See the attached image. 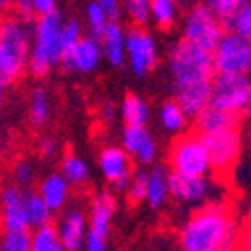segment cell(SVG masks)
I'll use <instances>...</instances> for the list:
<instances>
[{
  "label": "cell",
  "mask_w": 251,
  "mask_h": 251,
  "mask_svg": "<svg viewBox=\"0 0 251 251\" xmlns=\"http://www.w3.org/2000/svg\"><path fill=\"white\" fill-rule=\"evenodd\" d=\"M181 251H237L239 235L227 205L209 203L185 221L179 233Z\"/></svg>",
  "instance_id": "1"
},
{
  "label": "cell",
  "mask_w": 251,
  "mask_h": 251,
  "mask_svg": "<svg viewBox=\"0 0 251 251\" xmlns=\"http://www.w3.org/2000/svg\"><path fill=\"white\" fill-rule=\"evenodd\" d=\"M227 26H229V32H233L245 38L247 43H251V2H243L241 10L235 14V18Z\"/></svg>",
  "instance_id": "33"
},
{
  "label": "cell",
  "mask_w": 251,
  "mask_h": 251,
  "mask_svg": "<svg viewBox=\"0 0 251 251\" xmlns=\"http://www.w3.org/2000/svg\"><path fill=\"white\" fill-rule=\"evenodd\" d=\"M169 67L175 76V82H195V80H213V54L201 47L179 40L169 56Z\"/></svg>",
  "instance_id": "4"
},
{
  "label": "cell",
  "mask_w": 251,
  "mask_h": 251,
  "mask_svg": "<svg viewBox=\"0 0 251 251\" xmlns=\"http://www.w3.org/2000/svg\"><path fill=\"white\" fill-rule=\"evenodd\" d=\"M30 231H4L0 237V251H30Z\"/></svg>",
  "instance_id": "32"
},
{
  "label": "cell",
  "mask_w": 251,
  "mask_h": 251,
  "mask_svg": "<svg viewBox=\"0 0 251 251\" xmlns=\"http://www.w3.org/2000/svg\"><path fill=\"white\" fill-rule=\"evenodd\" d=\"M213 69L215 75L247 76L251 73V43L233 32H225L213 50Z\"/></svg>",
  "instance_id": "8"
},
{
  "label": "cell",
  "mask_w": 251,
  "mask_h": 251,
  "mask_svg": "<svg viewBox=\"0 0 251 251\" xmlns=\"http://www.w3.org/2000/svg\"><path fill=\"white\" fill-rule=\"evenodd\" d=\"M16 6V16L20 18V20H25V23L28 25V23H36V14H34V6H32V2H28V0H23V2H16L14 4Z\"/></svg>",
  "instance_id": "38"
},
{
  "label": "cell",
  "mask_w": 251,
  "mask_h": 251,
  "mask_svg": "<svg viewBox=\"0 0 251 251\" xmlns=\"http://www.w3.org/2000/svg\"><path fill=\"white\" fill-rule=\"evenodd\" d=\"M125 12L131 18V23L141 28L151 18V2L149 0H129V2H125Z\"/></svg>",
  "instance_id": "35"
},
{
  "label": "cell",
  "mask_w": 251,
  "mask_h": 251,
  "mask_svg": "<svg viewBox=\"0 0 251 251\" xmlns=\"http://www.w3.org/2000/svg\"><path fill=\"white\" fill-rule=\"evenodd\" d=\"M161 125L167 131H171V133H179V131L185 129L187 115H185V111L179 107L175 100L163 102V107H161Z\"/></svg>",
  "instance_id": "27"
},
{
  "label": "cell",
  "mask_w": 251,
  "mask_h": 251,
  "mask_svg": "<svg viewBox=\"0 0 251 251\" xmlns=\"http://www.w3.org/2000/svg\"><path fill=\"white\" fill-rule=\"evenodd\" d=\"M237 251H251V249H239V247H237Z\"/></svg>",
  "instance_id": "46"
},
{
  "label": "cell",
  "mask_w": 251,
  "mask_h": 251,
  "mask_svg": "<svg viewBox=\"0 0 251 251\" xmlns=\"http://www.w3.org/2000/svg\"><path fill=\"white\" fill-rule=\"evenodd\" d=\"M28 109H30V121H32L34 127H40V125L47 123L49 113H50V102H49V95L43 87L32 91Z\"/></svg>",
  "instance_id": "29"
},
{
  "label": "cell",
  "mask_w": 251,
  "mask_h": 251,
  "mask_svg": "<svg viewBox=\"0 0 251 251\" xmlns=\"http://www.w3.org/2000/svg\"><path fill=\"white\" fill-rule=\"evenodd\" d=\"M169 175L163 167H155L149 173V185H147V203L151 209H161L167 197L171 195Z\"/></svg>",
  "instance_id": "22"
},
{
  "label": "cell",
  "mask_w": 251,
  "mask_h": 251,
  "mask_svg": "<svg viewBox=\"0 0 251 251\" xmlns=\"http://www.w3.org/2000/svg\"><path fill=\"white\" fill-rule=\"evenodd\" d=\"M169 185H171V195L179 201H201L209 193V183L205 177H183L177 173L169 175Z\"/></svg>",
  "instance_id": "19"
},
{
  "label": "cell",
  "mask_w": 251,
  "mask_h": 251,
  "mask_svg": "<svg viewBox=\"0 0 251 251\" xmlns=\"http://www.w3.org/2000/svg\"><path fill=\"white\" fill-rule=\"evenodd\" d=\"M71 183L62 177L60 173H50L43 183H40L38 195L49 205L50 211H58V209L67 203L69 193H71Z\"/></svg>",
  "instance_id": "20"
},
{
  "label": "cell",
  "mask_w": 251,
  "mask_h": 251,
  "mask_svg": "<svg viewBox=\"0 0 251 251\" xmlns=\"http://www.w3.org/2000/svg\"><path fill=\"white\" fill-rule=\"evenodd\" d=\"M25 211H26V221L30 227L38 229V227L50 225L52 211L38 193H25Z\"/></svg>",
  "instance_id": "23"
},
{
  "label": "cell",
  "mask_w": 251,
  "mask_h": 251,
  "mask_svg": "<svg viewBox=\"0 0 251 251\" xmlns=\"http://www.w3.org/2000/svg\"><path fill=\"white\" fill-rule=\"evenodd\" d=\"M121 115L123 121L127 123V127H145V123L149 119V109L143 99L135 95H127L121 104Z\"/></svg>",
  "instance_id": "24"
},
{
  "label": "cell",
  "mask_w": 251,
  "mask_h": 251,
  "mask_svg": "<svg viewBox=\"0 0 251 251\" xmlns=\"http://www.w3.org/2000/svg\"><path fill=\"white\" fill-rule=\"evenodd\" d=\"M32 6H34L36 18H43V16H49V14L56 12V2L54 0H34Z\"/></svg>",
  "instance_id": "40"
},
{
  "label": "cell",
  "mask_w": 251,
  "mask_h": 251,
  "mask_svg": "<svg viewBox=\"0 0 251 251\" xmlns=\"http://www.w3.org/2000/svg\"><path fill=\"white\" fill-rule=\"evenodd\" d=\"M100 4H102L104 14L109 18V23H119V18L123 14V6L117 2V0H102Z\"/></svg>",
  "instance_id": "39"
},
{
  "label": "cell",
  "mask_w": 251,
  "mask_h": 251,
  "mask_svg": "<svg viewBox=\"0 0 251 251\" xmlns=\"http://www.w3.org/2000/svg\"><path fill=\"white\" fill-rule=\"evenodd\" d=\"M0 211H2L4 231H28L25 211V193L16 187H4L0 193Z\"/></svg>",
  "instance_id": "13"
},
{
  "label": "cell",
  "mask_w": 251,
  "mask_h": 251,
  "mask_svg": "<svg viewBox=\"0 0 251 251\" xmlns=\"http://www.w3.org/2000/svg\"><path fill=\"white\" fill-rule=\"evenodd\" d=\"M115 209H117V201L107 191L99 193L93 199V203H91V231L93 233H97L102 239H107Z\"/></svg>",
  "instance_id": "18"
},
{
  "label": "cell",
  "mask_w": 251,
  "mask_h": 251,
  "mask_svg": "<svg viewBox=\"0 0 251 251\" xmlns=\"http://www.w3.org/2000/svg\"><path fill=\"white\" fill-rule=\"evenodd\" d=\"M241 115L235 113H227L223 109H217L213 104H209L207 109H203L195 117V133L197 135H213L219 131H229V129H237L239 127Z\"/></svg>",
  "instance_id": "16"
},
{
  "label": "cell",
  "mask_w": 251,
  "mask_h": 251,
  "mask_svg": "<svg viewBox=\"0 0 251 251\" xmlns=\"http://www.w3.org/2000/svg\"><path fill=\"white\" fill-rule=\"evenodd\" d=\"M201 139L205 143L211 169L217 175H225V173L231 171L233 165L237 163L239 151H241L239 131L237 129L219 131V133H213V135H203Z\"/></svg>",
  "instance_id": "9"
},
{
  "label": "cell",
  "mask_w": 251,
  "mask_h": 251,
  "mask_svg": "<svg viewBox=\"0 0 251 251\" xmlns=\"http://www.w3.org/2000/svg\"><path fill=\"white\" fill-rule=\"evenodd\" d=\"M58 247H60V237L54 225L34 229L30 239V251H58Z\"/></svg>",
  "instance_id": "26"
},
{
  "label": "cell",
  "mask_w": 251,
  "mask_h": 251,
  "mask_svg": "<svg viewBox=\"0 0 251 251\" xmlns=\"http://www.w3.org/2000/svg\"><path fill=\"white\" fill-rule=\"evenodd\" d=\"M213 80L175 82V102L185 111L187 117H197L211 104Z\"/></svg>",
  "instance_id": "11"
},
{
  "label": "cell",
  "mask_w": 251,
  "mask_h": 251,
  "mask_svg": "<svg viewBox=\"0 0 251 251\" xmlns=\"http://www.w3.org/2000/svg\"><path fill=\"white\" fill-rule=\"evenodd\" d=\"M85 251H107V239L99 237L97 233L89 231L87 233V239H85Z\"/></svg>",
  "instance_id": "41"
},
{
  "label": "cell",
  "mask_w": 251,
  "mask_h": 251,
  "mask_svg": "<svg viewBox=\"0 0 251 251\" xmlns=\"http://www.w3.org/2000/svg\"><path fill=\"white\" fill-rule=\"evenodd\" d=\"M102 56V47L97 43V38H82L80 43L62 58L60 62L65 65V69L80 71V73H91L99 67Z\"/></svg>",
  "instance_id": "14"
},
{
  "label": "cell",
  "mask_w": 251,
  "mask_h": 251,
  "mask_svg": "<svg viewBox=\"0 0 251 251\" xmlns=\"http://www.w3.org/2000/svg\"><path fill=\"white\" fill-rule=\"evenodd\" d=\"M40 153H43V157H54L56 143L52 139H43V143H40Z\"/></svg>",
  "instance_id": "42"
},
{
  "label": "cell",
  "mask_w": 251,
  "mask_h": 251,
  "mask_svg": "<svg viewBox=\"0 0 251 251\" xmlns=\"http://www.w3.org/2000/svg\"><path fill=\"white\" fill-rule=\"evenodd\" d=\"M185 40L201 47L203 50L211 52L217 49V45L223 38V25L221 20L211 12L207 4H195L185 16Z\"/></svg>",
  "instance_id": "6"
},
{
  "label": "cell",
  "mask_w": 251,
  "mask_h": 251,
  "mask_svg": "<svg viewBox=\"0 0 251 251\" xmlns=\"http://www.w3.org/2000/svg\"><path fill=\"white\" fill-rule=\"evenodd\" d=\"M100 117H102V121H104V123L115 121V117H117V109H115V104H113V102H104V104H102V109H100Z\"/></svg>",
  "instance_id": "43"
},
{
  "label": "cell",
  "mask_w": 251,
  "mask_h": 251,
  "mask_svg": "<svg viewBox=\"0 0 251 251\" xmlns=\"http://www.w3.org/2000/svg\"><path fill=\"white\" fill-rule=\"evenodd\" d=\"M14 177L18 183H23V185H28L34 177V169H32V165L28 161H18L16 167H14Z\"/></svg>",
  "instance_id": "37"
},
{
  "label": "cell",
  "mask_w": 251,
  "mask_h": 251,
  "mask_svg": "<svg viewBox=\"0 0 251 251\" xmlns=\"http://www.w3.org/2000/svg\"><path fill=\"white\" fill-rule=\"evenodd\" d=\"M85 229H87V217L80 209H71L67 215L60 219L58 225V237L60 245L67 251H80L85 247Z\"/></svg>",
  "instance_id": "17"
},
{
  "label": "cell",
  "mask_w": 251,
  "mask_h": 251,
  "mask_svg": "<svg viewBox=\"0 0 251 251\" xmlns=\"http://www.w3.org/2000/svg\"><path fill=\"white\" fill-rule=\"evenodd\" d=\"M147 185H149V173L147 171H135L131 185L127 189L129 201L131 203H139L143 199H147Z\"/></svg>",
  "instance_id": "36"
},
{
  "label": "cell",
  "mask_w": 251,
  "mask_h": 251,
  "mask_svg": "<svg viewBox=\"0 0 251 251\" xmlns=\"http://www.w3.org/2000/svg\"><path fill=\"white\" fill-rule=\"evenodd\" d=\"M102 40V52L113 67H121L127 56V34L119 23H111Z\"/></svg>",
  "instance_id": "21"
},
{
  "label": "cell",
  "mask_w": 251,
  "mask_h": 251,
  "mask_svg": "<svg viewBox=\"0 0 251 251\" xmlns=\"http://www.w3.org/2000/svg\"><path fill=\"white\" fill-rule=\"evenodd\" d=\"M32 36L25 20L16 14L0 18V89L16 80L30 62Z\"/></svg>",
  "instance_id": "2"
},
{
  "label": "cell",
  "mask_w": 251,
  "mask_h": 251,
  "mask_svg": "<svg viewBox=\"0 0 251 251\" xmlns=\"http://www.w3.org/2000/svg\"><path fill=\"white\" fill-rule=\"evenodd\" d=\"M82 40V28L76 18H71L67 23H62L60 28V38H58V47H60V60L65 58L78 43Z\"/></svg>",
  "instance_id": "28"
},
{
  "label": "cell",
  "mask_w": 251,
  "mask_h": 251,
  "mask_svg": "<svg viewBox=\"0 0 251 251\" xmlns=\"http://www.w3.org/2000/svg\"><path fill=\"white\" fill-rule=\"evenodd\" d=\"M60 28H62V18L58 10L54 14L38 18L34 23L30 62H28L34 76H45L52 69V65L60 62V47H58Z\"/></svg>",
  "instance_id": "3"
},
{
  "label": "cell",
  "mask_w": 251,
  "mask_h": 251,
  "mask_svg": "<svg viewBox=\"0 0 251 251\" xmlns=\"http://www.w3.org/2000/svg\"><path fill=\"white\" fill-rule=\"evenodd\" d=\"M60 175L71 185H80L89 179L91 171H89V165L85 159H80L78 155H67L60 165Z\"/></svg>",
  "instance_id": "25"
},
{
  "label": "cell",
  "mask_w": 251,
  "mask_h": 251,
  "mask_svg": "<svg viewBox=\"0 0 251 251\" xmlns=\"http://www.w3.org/2000/svg\"><path fill=\"white\" fill-rule=\"evenodd\" d=\"M0 102H2V89H0Z\"/></svg>",
  "instance_id": "44"
},
{
  "label": "cell",
  "mask_w": 251,
  "mask_h": 251,
  "mask_svg": "<svg viewBox=\"0 0 251 251\" xmlns=\"http://www.w3.org/2000/svg\"><path fill=\"white\" fill-rule=\"evenodd\" d=\"M123 147L139 163H151L157 157V143L145 127H127L123 131Z\"/></svg>",
  "instance_id": "15"
},
{
  "label": "cell",
  "mask_w": 251,
  "mask_h": 251,
  "mask_svg": "<svg viewBox=\"0 0 251 251\" xmlns=\"http://www.w3.org/2000/svg\"><path fill=\"white\" fill-rule=\"evenodd\" d=\"M127 58L135 75L145 76L157 65L155 38L145 28H131L127 32Z\"/></svg>",
  "instance_id": "10"
},
{
  "label": "cell",
  "mask_w": 251,
  "mask_h": 251,
  "mask_svg": "<svg viewBox=\"0 0 251 251\" xmlns=\"http://www.w3.org/2000/svg\"><path fill=\"white\" fill-rule=\"evenodd\" d=\"M85 14H87V25L93 32V38H102L109 25H111L107 14L102 10V4L100 2H89L85 8Z\"/></svg>",
  "instance_id": "30"
},
{
  "label": "cell",
  "mask_w": 251,
  "mask_h": 251,
  "mask_svg": "<svg viewBox=\"0 0 251 251\" xmlns=\"http://www.w3.org/2000/svg\"><path fill=\"white\" fill-rule=\"evenodd\" d=\"M99 167H100V173L111 183H115V187L119 191L129 189L131 179H133V171H131V165H129V155L125 149L104 147L100 151V157H99Z\"/></svg>",
  "instance_id": "12"
},
{
  "label": "cell",
  "mask_w": 251,
  "mask_h": 251,
  "mask_svg": "<svg viewBox=\"0 0 251 251\" xmlns=\"http://www.w3.org/2000/svg\"><path fill=\"white\" fill-rule=\"evenodd\" d=\"M58 251H67V249H65V247H62V245H60V247H58Z\"/></svg>",
  "instance_id": "45"
},
{
  "label": "cell",
  "mask_w": 251,
  "mask_h": 251,
  "mask_svg": "<svg viewBox=\"0 0 251 251\" xmlns=\"http://www.w3.org/2000/svg\"><path fill=\"white\" fill-rule=\"evenodd\" d=\"M169 161L173 167V173L183 177H205L209 169H211L205 143L201 135H197L195 131L179 137L173 143Z\"/></svg>",
  "instance_id": "5"
},
{
  "label": "cell",
  "mask_w": 251,
  "mask_h": 251,
  "mask_svg": "<svg viewBox=\"0 0 251 251\" xmlns=\"http://www.w3.org/2000/svg\"><path fill=\"white\" fill-rule=\"evenodd\" d=\"M207 6L221 20V25H229L241 10L243 2L241 0H211V2H207Z\"/></svg>",
  "instance_id": "34"
},
{
  "label": "cell",
  "mask_w": 251,
  "mask_h": 251,
  "mask_svg": "<svg viewBox=\"0 0 251 251\" xmlns=\"http://www.w3.org/2000/svg\"><path fill=\"white\" fill-rule=\"evenodd\" d=\"M211 104L227 113H251V78L235 75H217L213 78Z\"/></svg>",
  "instance_id": "7"
},
{
  "label": "cell",
  "mask_w": 251,
  "mask_h": 251,
  "mask_svg": "<svg viewBox=\"0 0 251 251\" xmlns=\"http://www.w3.org/2000/svg\"><path fill=\"white\" fill-rule=\"evenodd\" d=\"M151 16L161 28H169L177 18V4L171 0H153Z\"/></svg>",
  "instance_id": "31"
}]
</instances>
